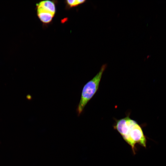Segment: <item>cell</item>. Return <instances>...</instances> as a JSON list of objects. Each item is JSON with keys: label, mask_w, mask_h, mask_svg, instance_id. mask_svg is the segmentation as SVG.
Returning a JSON list of instances; mask_svg holds the SVG:
<instances>
[{"label": "cell", "mask_w": 166, "mask_h": 166, "mask_svg": "<svg viewBox=\"0 0 166 166\" xmlns=\"http://www.w3.org/2000/svg\"><path fill=\"white\" fill-rule=\"evenodd\" d=\"M85 2V0H68L65 1V3L67 7L71 8L77 6Z\"/></svg>", "instance_id": "obj_4"}, {"label": "cell", "mask_w": 166, "mask_h": 166, "mask_svg": "<svg viewBox=\"0 0 166 166\" xmlns=\"http://www.w3.org/2000/svg\"><path fill=\"white\" fill-rule=\"evenodd\" d=\"M36 6L37 15L41 21L45 24L51 22L56 12L55 3L50 0L42 1Z\"/></svg>", "instance_id": "obj_3"}, {"label": "cell", "mask_w": 166, "mask_h": 166, "mask_svg": "<svg viewBox=\"0 0 166 166\" xmlns=\"http://www.w3.org/2000/svg\"><path fill=\"white\" fill-rule=\"evenodd\" d=\"M114 128L121 135L124 140L131 147L134 155L136 154V144L146 147L147 138L142 128L129 115L120 119H115Z\"/></svg>", "instance_id": "obj_1"}, {"label": "cell", "mask_w": 166, "mask_h": 166, "mask_svg": "<svg viewBox=\"0 0 166 166\" xmlns=\"http://www.w3.org/2000/svg\"><path fill=\"white\" fill-rule=\"evenodd\" d=\"M106 67V64L103 65L97 74L84 86L81 99L76 109L78 116L81 114L85 106L98 90L103 73Z\"/></svg>", "instance_id": "obj_2"}]
</instances>
